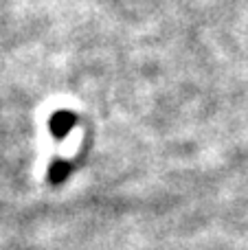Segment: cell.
I'll use <instances>...</instances> for the list:
<instances>
[{
  "label": "cell",
  "mask_w": 248,
  "mask_h": 250,
  "mask_svg": "<svg viewBox=\"0 0 248 250\" xmlns=\"http://www.w3.org/2000/svg\"><path fill=\"white\" fill-rule=\"evenodd\" d=\"M75 123H77V117H75V112H70V110H57V112L48 119L51 134H53V138H57V141L68 136Z\"/></svg>",
  "instance_id": "1"
},
{
  "label": "cell",
  "mask_w": 248,
  "mask_h": 250,
  "mask_svg": "<svg viewBox=\"0 0 248 250\" xmlns=\"http://www.w3.org/2000/svg\"><path fill=\"white\" fill-rule=\"evenodd\" d=\"M70 173H73V163H68V160L53 158L51 165H48V182H51L53 187L62 185V182H64Z\"/></svg>",
  "instance_id": "2"
}]
</instances>
